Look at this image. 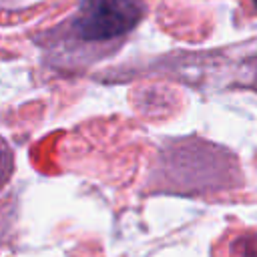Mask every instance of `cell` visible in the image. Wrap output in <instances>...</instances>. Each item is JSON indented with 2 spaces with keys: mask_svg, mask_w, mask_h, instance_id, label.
<instances>
[{
  "mask_svg": "<svg viewBox=\"0 0 257 257\" xmlns=\"http://www.w3.org/2000/svg\"><path fill=\"white\" fill-rule=\"evenodd\" d=\"M143 12L141 0H80L76 10L48 34L50 46L68 56H100L133 32Z\"/></svg>",
  "mask_w": 257,
  "mask_h": 257,
  "instance_id": "cell-1",
  "label": "cell"
},
{
  "mask_svg": "<svg viewBox=\"0 0 257 257\" xmlns=\"http://www.w3.org/2000/svg\"><path fill=\"white\" fill-rule=\"evenodd\" d=\"M10 171H12V155H10V149L6 147V143L0 139V187L8 179Z\"/></svg>",
  "mask_w": 257,
  "mask_h": 257,
  "instance_id": "cell-2",
  "label": "cell"
}]
</instances>
